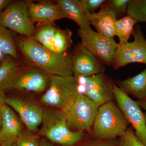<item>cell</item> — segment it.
Returning <instances> with one entry per match:
<instances>
[{
	"instance_id": "6da1fadb",
	"label": "cell",
	"mask_w": 146,
	"mask_h": 146,
	"mask_svg": "<svg viewBox=\"0 0 146 146\" xmlns=\"http://www.w3.org/2000/svg\"><path fill=\"white\" fill-rule=\"evenodd\" d=\"M18 45L31 65L52 76H73L72 56L53 52L33 37H21Z\"/></svg>"
},
{
	"instance_id": "7a4b0ae2",
	"label": "cell",
	"mask_w": 146,
	"mask_h": 146,
	"mask_svg": "<svg viewBox=\"0 0 146 146\" xmlns=\"http://www.w3.org/2000/svg\"><path fill=\"white\" fill-rule=\"evenodd\" d=\"M39 133L51 142L63 146H73L83 139V131L71 129L62 110L44 108Z\"/></svg>"
},
{
	"instance_id": "3957f363",
	"label": "cell",
	"mask_w": 146,
	"mask_h": 146,
	"mask_svg": "<svg viewBox=\"0 0 146 146\" xmlns=\"http://www.w3.org/2000/svg\"><path fill=\"white\" fill-rule=\"evenodd\" d=\"M129 124L117 104L110 101L99 107L92 126L93 134L98 140L117 139L125 133Z\"/></svg>"
},
{
	"instance_id": "277c9868",
	"label": "cell",
	"mask_w": 146,
	"mask_h": 146,
	"mask_svg": "<svg viewBox=\"0 0 146 146\" xmlns=\"http://www.w3.org/2000/svg\"><path fill=\"white\" fill-rule=\"evenodd\" d=\"M50 76L33 65L17 66L0 86V89L41 93L49 86L51 77Z\"/></svg>"
},
{
	"instance_id": "5b68a950",
	"label": "cell",
	"mask_w": 146,
	"mask_h": 146,
	"mask_svg": "<svg viewBox=\"0 0 146 146\" xmlns=\"http://www.w3.org/2000/svg\"><path fill=\"white\" fill-rule=\"evenodd\" d=\"M78 80L74 76H52L48 88L41 101L44 105L53 109L65 110L78 94Z\"/></svg>"
},
{
	"instance_id": "8992f818",
	"label": "cell",
	"mask_w": 146,
	"mask_h": 146,
	"mask_svg": "<svg viewBox=\"0 0 146 146\" xmlns=\"http://www.w3.org/2000/svg\"><path fill=\"white\" fill-rule=\"evenodd\" d=\"M99 107L86 95L78 93L70 104L62 111L72 130L83 131L89 130L93 126Z\"/></svg>"
},
{
	"instance_id": "52a82bcc",
	"label": "cell",
	"mask_w": 146,
	"mask_h": 146,
	"mask_svg": "<svg viewBox=\"0 0 146 146\" xmlns=\"http://www.w3.org/2000/svg\"><path fill=\"white\" fill-rule=\"evenodd\" d=\"M0 25L26 37H34L35 27L29 14L27 4L10 3L0 15Z\"/></svg>"
},
{
	"instance_id": "ba28073f",
	"label": "cell",
	"mask_w": 146,
	"mask_h": 146,
	"mask_svg": "<svg viewBox=\"0 0 146 146\" xmlns=\"http://www.w3.org/2000/svg\"><path fill=\"white\" fill-rule=\"evenodd\" d=\"M78 34L81 44L93 54L102 63L113 65L118 44L114 39L109 38L92 29L84 31L79 29Z\"/></svg>"
},
{
	"instance_id": "9c48e42d",
	"label": "cell",
	"mask_w": 146,
	"mask_h": 146,
	"mask_svg": "<svg viewBox=\"0 0 146 146\" xmlns=\"http://www.w3.org/2000/svg\"><path fill=\"white\" fill-rule=\"evenodd\" d=\"M35 28L34 37L43 46L58 54H66L72 44V32L69 29H61L54 23H40Z\"/></svg>"
},
{
	"instance_id": "30bf717a",
	"label": "cell",
	"mask_w": 146,
	"mask_h": 146,
	"mask_svg": "<svg viewBox=\"0 0 146 146\" xmlns=\"http://www.w3.org/2000/svg\"><path fill=\"white\" fill-rule=\"evenodd\" d=\"M113 94L117 104L134 129L137 138L146 146V117L137 102L114 84Z\"/></svg>"
},
{
	"instance_id": "8fae6325",
	"label": "cell",
	"mask_w": 146,
	"mask_h": 146,
	"mask_svg": "<svg viewBox=\"0 0 146 146\" xmlns=\"http://www.w3.org/2000/svg\"><path fill=\"white\" fill-rule=\"evenodd\" d=\"M132 34L133 41L118 46L117 49L113 64L115 70L131 63L146 65V39L139 26H135Z\"/></svg>"
},
{
	"instance_id": "7c38bea8",
	"label": "cell",
	"mask_w": 146,
	"mask_h": 146,
	"mask_svg": "<svg viewBox=\"0 0 146 146\" xmlns=\"http://www.w3.org/2000/svg\"><path fill=\"white\" fill-rule=\"evenodd\" d=\"M5 104L18 113L28 130L35 133L42 124L44 108L35 101L19 97L7 98Z\"/></svg>"
},
{
	"instance_id": "4fadbf2b",
	"label": "cell",
	"mask_w": 146,
	"mask_h": 146,
	"mask_svg": "<svg viewBox=\"0 0 146 146\" xmlns=\"http://www.w3.org/2000/svg\"><path fill=\"white\" fill-rule=\"evenodd\" d=\"M72 58L73 74L77 78L103 73L104 68L101 61L81 44L72 56Z\"/></svg>"
},
{
	"instance_id": "5bb4252c",
	"label": "cell",
	"mask_w": 146,
	"mask_h": 146,
	"mask_svg": "<svg viewBox=\"0 0 146 146\" xmlns=\"http://www.w3.org/2000/svg\"><path fill=\"white\" fill-rule=\"evenodd\" d=\"M85 95L99 106L112 100L114 83L103 73L85 77Z\"/></svg>"
},
{
	"instance_id": "9a60e30c",
	"label": "cell",
	"mask_w": 146,
	"mask_h": 146,
	"mask_svg": "<svg viewBox=\"0 0 146 146\" xmlns=\"http://www.w3.org/2000/svg\"><path fill=\"white\" fill-rule=\"evenodd\" d=\"M2 121L0 129V146H13L23 130L22 121L7 104L2 108Z\"/></svg>"
},
{
	"instance_id": "2e32d148",
	"label": "cell",
	"mask_w": 146,
	"mask_h": 146,
	"mask_svg": "<svg viewBox=\"0 0 146 146\" xmlns=\"http://www.w3.org/2000/svg\"><path fill=\"white\" fill-rule=\"evenodd\" d=\"M29 14L33 22L39 23H52L56 20L66 18L60 6L48 2L27 3Z\"/></svg>"
},
{
	"instance_id": "e0dca14e",
	"label": "cell",
	"mask_w": 146,
	"mask_h": 146,
	"mask_svg": "<svg viewBox=\"0 0 146 146\" xmlns=\"http://www.w3.org/2000/svg\"><path fill=\"white\" fill-rule=\"evenodd\" d=\"M98 13H89L90 24L100 34L114 39L115 36V24L117 16L106 1L100 7Z\"/></svg>"
},
{
	"instance_id": "ac0fdd59",
	"label": "cell",
	"mask_w": 146,
	"mask_h": 146,
	"mask_svg": "<svg viewBox=\"0 0 146 146\" xmlns=\"http://www.w3.org/2000/svg\"><path fill=\"white\" fill-rule=\"evenodd\" d=\"M56 3L62 8L66 18L76 23L81 29L87 31L91 29L89 18V12L79 0H58Z\"/></svg>"
},
{
	"instance_id": "d6986e66",
	"label": "cell",
	"mask_w": 146,
	"mask_h": 146,
	"mask_svg": "<svg viewBox=\"0 0 146 146\" xmlns=\"http://www.w3.org/2000/svg\"><path fill=\"white\" fill-rule=\"evenodd\" d=\"M119 87L126 94H129L139 100H146V67L138 74L120 81Z\"/></svg>"
},
{
	"instance_id": "ffe728a7",
	"label": "cell",
	"mask_w": 146,
	"mask_h": 146,
	"mask_svg": "<svg viewBox=\"0 0 146 146\" xmlns=\"http://www.w3.org/2000/svg\"><path fill=\"white\" fill-rule=\"evenodd\" d=\"M136 20L130 15L117 20L115 24V36L119 39L118 46H121L128 42L131 35L133 33L136 24Z\"/></svg>"
},
{
	"instance_id": "44dd1931",
	"label": "cell",
	"mask_w": 146,
	"mask_h": 146,
	"mask_svg": "<svg viewBox=\"0 0 146 146\" xmlns=\"http://www.w3.org/2000/svg\"><path fill=\"white\" fill-rule=\"evenodd\" d=\"M0 51L14 59L18 58L16 46L10 32L0 25Z\"/></svg>"
},
{
	"instance_id": "7402d4cb",
	"label": "cell",
	"mask_w": 146,
	"mask_h": 146,
	"mask_svg": "<svg viewBox=\"0 0 146 146\" xmlns=\"http://www.w3.org/2000/svg\"><path fill=\"white\" fill-rule=\"evenodd\" d=\"M127 13L137 23H146V0H130Z\"/></svg>"
},
{
	"instance_id": "603a6c76",
	"label": "cell",
	"mask_w": 146,
	"mask_h": 146,
	"mask_svg": "<svg viewBox=\"0 0 146 146\" xmlns=\"http://www.w3.org/2000/svg\"><path fill=\"white\" fill-rule=\"evenodd\" d=\"M118 141V146H145L136 137L132 127H128L125 133Z\"/></svg>"
},
{
	"instance_id": "cb8c5ba5",
	"label": "cell",
	"mask_w": 146,
	"mask_h": 146,
	"mask_svg": "<svg viewBox=\"0 0 146 146\" xmlns=\"http://www.w3.org/2000/svg\"><path fill=\"white\" fill-rule=\"evenodd\" d=\"M38 137L28 131H22L16 143V146H39Z\"/></svg>"
},
{
	"instance_id": "d4e9b609",
	"label": "cell",
	"mask_w": 146,
	"mask_h": 146,
	"mask_svg": "<svg viewBox=\"0 0 146 146\" xmlns=\"http://www.w3.org/2000/svg\"><path fill=\"white\" fill-rule=\"evenodd\" d=\"M17 66L18 63L11 58H6L3 60L0 65V86L11 72Z\"/></svg>"
},
{
	"instance_id": "484cf974",
	"label": "cell",
	"mask_w": 146,
	"mask_h": 146,
	"mask_svg": "<svg viewBox=\"0 0 146 146\" xmlns=\"http://www.w3.org/2000/svg\"><path fill=\"white\" fill-rule=\"evenodd\" d=\"M108 2L117 16L127 13L130 0H111Z\"/></svg>"
},
{
	"instance_id": "4316f807",
	"label": "cell",
	"mask_w": 146,
	"mask_h": 146,
	"mask_svg": "<svg viewBox=\"0 0 146 146\" xmlns=\"http://www.w3.org/2000/svg\"><path fill=\"white\" fill-rule=\"evenodd\" d=\"M86 10L89 13H94L105 2V0H81Z\"/></svg>"
},
{
	"instance_id": "83f0119b",
	"label": "cell",
	"mask_w": 146,
	"mask_h": 146,
	"mask_svg": "<svg viewBox=\"0 0 146 146\" xmlns=\"http://www.w3.org/2000/svg\"><path fill=\"white\" fill-rule=\"evenodd\" d=\"M119 141L118 139L109 140H98L96 142H93L86 146H118Z\"/></svg>"
},
{
	"instance_id": "f1b7e54d",
	"label": "cell",
	"mask_w": 146,
	"mask_h": 146,
	"mask_svg": "<svg viewBox=\"0 0 146 146\" xmlns=\"http://www.w3.org/2000/svg\"><path fill=\"white\" fill-rule=\"evenodd\" d=\"M10 3L9 0H0V15Z\"/></svg>"
},
{
	"instance_id": "f546056e",
	"label": "cell",
	"mask_w": 146,
	"mask_h": 146,
	"mask_svg": "<svg viewBox=\"0 0 146 146\" xmlns=\"http://www.w3.org/2000/svg\"><path fill=\"white\" fill-rule=\"evenodd\" d=\"M7 98L4 91L0 89V108L5 104Z\"/></svg>"
},
{
	"instance_id": "4dcf8cb0",
	"label": "cell",
	"mask_w": 146,
	"mask_h": 146,
	"mask_svg": "<svg viewBox=\"0 0 146 146\" xmlns=\"http://www.w3.org/2000/svg\"><path fill=\"white\" fill-rule=\"evenodd\" d=\"M39 146H54L52 143L51 142L46 138L41 139L39 143Z\"/></svg>"
},
{
	"instance_id": "1f68e13d",
	"label": "cell",
	"mask_w": 146,
	"mask_h": 146,
	"mask_svg": "<svg viewBox=\"0 0 146 146\" xmlns=\"http://www.w3.org/2000/svg\"><path fill=\"white\" fill-rule=\"evenodd\" d=\"M137 103L139 106L146 111V101L145 100H139Z\"/></svg>"
},
{
	"instance_id": "d6a6232c",
	"label": "cell",
	"mask_w": 146,
	"mask_h": 146,
	"mask_svg": "<svg viewBox=\"0 0 146 146\" xmlns=\"http://www.w3.org/2000/svg\"><path fill=\"white\" fill-rule=\"evenodd\" d=\"M2 107L0 108V129L1 127L2 121Z\"/></svg>"
},
{
	"instance_id": "836d02e7",
	"label": "cell",
	"mask_w": 146,
	"mask_h": 146,
	"mask_svg": "<svg viewBox=\"0 0 146 146\" xmlns=\"http://www.w3.org/2000/svg\"><path fill=\"white\" fill-rule=\"evenodd\" d=\"M3 53L1 52L0 51V60L1 59H2L3 57Z\"/></svg>"
},
{
	"instance_id": "e575fe53",
	"label": "cell",
	"mask_w": 146,
	"mask_h": 146,
	"mask_svg": "<svg viewBox=\"0 0 146 146\" xmlns=\"http://www.w3.org/2000/svg\"><path fill=\"white\" fill-rule=\"evenodd\" d=\"M13 146H16V144H15V145H14Z\"/></svg>"
},
{
	"instance_id": "d590c367",
	"label": "cell",
	"mask_w": 146,
	"mask_h": 146,
	"mask_svg": "<svg viewBox=\"0 0 146 146\" xmlns=\"http://www.w3.org/2000/svg\"><path fill=\"white\" fill-rule=\"evenodd\" d=\"M145 101H146V100H145Z\"/></svg>"
}]
</instances>
